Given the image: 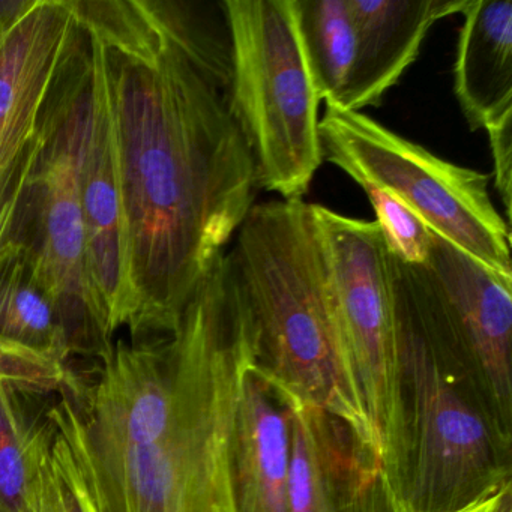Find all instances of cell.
I'll list each match as a JSON object with an SVG mask.
<instances>
[{"mask_svg": "<svg viewBox=\"0 0 512 512\" xmlns=\"http://www.w3.org/2000/svg\"><path fill=\"white\" fill-rule=\"evenodd\" d=\"M100 59L133 296L131 335L172 331L254 206L253 157L166 2H74Z\"/></svg>", "mask_w": 512, "mask_h": 512, "instance_id": "1", "label": "cell"}, {"mask_svg": "<svg viewBox=\"0 0 512 512\" xmlns=\"http://www.w3.org/2000/svg\"><path fill=\"white\" fill-rule=\"evenodd\" d=\"M91 376L68 368L49 407L98 512H235L230 442L254 362L227 253L175 328L110 341Z\"/></svg>", "mask_w": 512, "mask_h": 512, "instance_id": "2", "label": "cell"}, {"mask_svg": "<svg viewBox=\"0 0 512 512\" xmlns=\"http://www.w3.org/2000/svg\"><path fill=\"white\" fill-rule=\"evenodd\" d=\"M227 257L250 317L254 371L278 394L343 419L382 460L347 358L313 205H254Z\"/></svg>", "mask_w": 512, "mask_h": 512, "instance_id": "3", "label": "cell"}, {"mask_svg": "<svg viewBox=\"0 0 512 512\" xmlns=\"http://www.w3.org/2000/svg\"><path fill=\"white\" fill-rule=\"evenodd\" d=\"M391 284V280H389ZM403 374L398 512H457L512 484V431L452 370L391 284Z\"/></svg>", "mask_w": 512, "mask_h": 512, "instance_id": "4", "label": "cell"}, {"mask_svg": "<svg viewBox=\"0 0 512 512\" xmlns=\"http://www.w3.org/2000/svg\"><path fill=\"white\" fill-rule=\"evenodd\" d=\"M230 40L226 104L256 167L257 187L304 199L323 163L319 104L295 0H223Z\"/></svg>", "mask_w": 512, "mask_h": 512, "instance_id": "5", "label": "cell"}, {"mask_svg": "<svg viewBox=\"0 0 512 512\" xmlns=\"http://www.w3.org/2000/svg\"><path fill=\"white\" fill-rule=\"evenodd\" d=\"M323 161L368 181L412 209L422 223L476 262L512 278L511 226L490 193V176L448 163L362 112L325 103Z\"/></svg>", "mask_w": 512, "mask_h": 512, "instance_id": "6", "label": "cell"}, {"mask_svg": "<svg viewBox=\"0 0 512 512\" xmlns=\"http://www.w3.org/2000/svg\"><path fill=\"white\" fill-rule=\"evenodd\" d=\"M391 283L449 365L512 431V278L431 232L424 265L388 251Z\"/></svg>", "mask_w": 512, "mask_h": 512, "instance_id": "7", "label": "cell"}, {"mask_svg": "<svg viewBox=\"0 0 512 512\" xmlns=\"http://www.w3.org/2000/svg\"><path fill=\"white\" fill-rule=\"evenodd\" d=\"M347 358L382 446L388 482L404 446L403 374L389 284L388 247L376 221L313 205Z\"/></svg>", "mask_w": 512, "mask_h": 512, "instance_id": "8", "label": "cell"}, {"mask_svg": "<svg viewBox=\"0 0 512 512\" xmlns=\"http://www.w3.org/2000/svg\"><path fill=\"white\" fill-rule=\"evenodd\" d=\"M278 395L289 409V512H398L382 460L349 424Z\"/></svg>", "mask_w": 512, "mask_h": 512, "instance_id": "9", "label": "cell"}, {"mask_svg": "<svg viewBox=\"0 0 512 512\" xmlns=\"http://www.w3.org/2000/svg\"><path fill=\"white\" fill-rule=\"evenodd\" d=\"M92 41V38H91ZM91 125L80 155L79 181L89 280L104 331L113 338L134 317L128 281V239L116 166L115 142L106 86L95 49Z\"/></svg>", "mask_w": 512, "mask_h": 512, "instance_id": "10", "label": "cell"}, {"mask_svg": "<svg viewBox=\"0 0 512 512\" xmlns=\"http://www.w3.org/2000/svg\"><path fill=\"white\" fill-rule=\"evenodd\" d=\"M76 28L73 2L40 0L0 40V173L37 136L41 112Z\"/></svg>", "mask_w": 512, "mask_h": 512, "instance_id": "11", "label": "cell"}, {"mask_svg": "<svg viewBox=\"0 0 512 512\" xmlns=\"http://www.w3.org/2000/svg\"><path fill=\"white\" fill-rule=\"evenodd\" d=\"M466 0H349L356 46L338 106L350 112L382 103L418 58L434 23L460 14Z\"/></svg>", "mask_w": 512, "mask_h": 512, "instance_id": "12", "label": "cell"}, {"mask_svg": "<svg viewBox=\"0 0 512 512\" xmlns=\"http://www.w3.org/2000/svg\"><path fill=\"white\" fill-rule=\"evenodd\" d=\"M289 470V409L251 364L242 377L230 442L235 512H289Z\"/></svg>", "mask_w": 512, "mask_h": 512, "instance_id": "13", "label": "cell"}, {"mask_svg": "<svg viewBox=\"0 0 512 512\" xmlns=\"http://www.w3.org/2000/svg\"><path fill=\"white\" fill-rule=\"evenodd\" d=\"M454 94L470 130L512 115V0H466Z\"/></svg>", "mask_w": 512, "mask_h": 512, "instance_id": "14", "label": "cell"}, {"mask_svg": "<svg viewBox=\"0 0 512 512\" xmlns=\"http://www.w3.org/2000/svg\"><path fill=\"white\" fill-rule=\"evenodd\" d=\"M53 394L0 373V512H40L41 469L55 437L46 401Z\"/></svg>", "mask_w": 512, "mask_h": 512, "instance_id": "15", "label": "cell"}, {"mask_svg": "<svg viewBox=\"0 0 512 512\" xmlns=\"http://www.w3.org/2000/svg\"><path fill=\"white\" fill-rule=\"evenodd\" d=\"M0 340L67 362V331L28 254L7 242L0 259Z\"/></svg>", "mask_w": 512, "mask_h": 512, "instance_id": "16", "label": "cell"}, {"mask_svg": "<svg viewBox=\"0 0 512 512\" xmlns=\"http://www.w3.org/2000/svg\"><path fill=\"white\" fill-rule=\"evenodd\" d=\"M299 40L317 97L338 104L355 59L349 0H295Z\"/></svg>", "mask_w": 512, "mask_h": 512, "instance_id": "17", "label": "cell"}, {"mask_svg": "<svg viewBox=\"0 0 512 512\" xmlns=\"http://www.w3.org/2000/svg\"><path fill=\"white\" fill-rule=\"evenodd\" d=\"M376 212V223L386 247L401 262L424 265L427 260L431 230L421 218L388 191L368 181H356Z\"/></svg>", "mask_w": 512, "mask_h": 512, "instance_id": "18", "label": "cell"}, {"mask_svg": "<svg viewBox=\"0 0 512 512\" xmlns=\"http://www.w3.org/2000/svg\"><path fill=\"white\" fill-rule=\"evenodd\" d=\"M40 512H98L76 458L56 427L41 469Z\"/></svg>", "mask_w": 512, "mask_h": 512, "instance_id": "19", "label": "cell"}, {"mask_svg": "<svg viewBox=\"0 0 512 512\" xmlns=\"http://www.w3.org/2000/svg\"><path fill=\"white\" fill-rule=\"evenodd\" d=\"M40 148V137L37 134L17 160L5 172L0 173V259L4 256L10 238L17 203L37 163Z\"/></svg>", "mask_w": 512, "mask_h": 512, "instance_id": "20", "label": "cell"}, {"mask_svg": "<svg viewBox=\"0 0 512 512\" xmlns=\"http://www.w3.org/2000/svg\"><path fill=\"white\" fill-rule=\"evenodd\" d=\"M493 155L494 187L505 208V220L511 226L512 205V115L487 128Z\"/></svg>", "mask_w": 512, "mask_h": 512, "instance_id": "21", "label": "cell"}, {"mask_svg": "<svg viewBox=\"0 0 512 512\" xmlns=\"http://www.w3.org/2000/svg\"><path fill=\"white\" fill-rule=\"evenodd\" d=\"M40 0H8L0 2V40L7 37L23 19L34 11Z\"/></svg>", "mask_w": 512, "mask_h": 512, "instance_id": "22", "label": "cell"}, {"mask_svg": "<svg viewBox=\"0 0 512 512\" xmlns=\"http://www.w3.org/2000/svg\"><path fill=\"white\" fill-rule=\"evenodd\" d=\"M457 512H512V484L506 485L493 496Z\"/></svg>", "mask_w": 512, "mask_h": 512, "instance_id": "23", "label": "cell"}]
</instances>
